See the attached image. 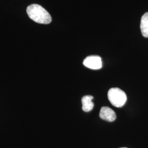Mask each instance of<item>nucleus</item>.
I'll use <instances>...</instances> for the list:
<instances>
[{"mask_svg":"<svg viewBox=\"0 0 148 148\" xmlns=\"http://www.w3.org/2000/svg\"><path fill=\"white\" fill-rule=\"evenodd\" d=\"M27 12L29 18L37 23L48 24L52 21V17L49 13L39 5L32 4L28 6Z\"/></svg>","mask_w":148,"mask_h":148,"instance_id":"f257e3e1","label":"nucleus"},{"mask_svg":"<svg viewBox=\"0 0 148 148\" xmlns=\"http://www.w3.org/2000/svg\"><path fill=\"white\" fill-rule=\"evenodd\" d=\"M108 97L111 104L117 108L124 106L127 101L126 93L119 88L110 89L108 93Z\"/></svg>","mask_w":148,"mask_h":148,"instance_id":"f03ea898","label":"nucleus"},{"mask_svg":"<svg viewBox=\"0 0 148 148\" xmlns=\"http://www.w3.org/2000/svg\"><path fill=\"white\" fill-rule=\"evenodd\" d=\"M83 64L86 67L93 70H98L102 67L101 59L98 56H90L86 57Z\"/></svg>","mask_w":148,"mask_h":148,"instance_id":"7ed1b4c3","label":"nucleus"},{"mask_svg":"<svg viewBox=\"0 0 148 148\" xmlns=\"http://www.w3.org/2000/svg\"><path fill=\"white\" fill-rule=\"evenodd\" d=\"M99 116L101 119L108 122L114 121L116 118L114 111L107 106H103L101 108Z\"/></svg>","mask_w":148,"mask_h":148,"instance_id":"20e7f679","label":"nucleus"},{"mask_svg":"<svg viewBox=\"0 0 148 148\" xmlns=\"http://www.w3.org/2000/svg\"><path fill=\"white\" fill-rule=\"evenodd\" d=\"M93 97L92 95H85L82 98V110L85 112L92 110L94 107V103L92 101Z\"/></svg>","mask_w":148,"mask_h":148,"instance_id":"39448f33","label":"nucleus"},{"mask_svg":"<svg viewBox=\"0 0 148 148\" xmlns=\"http://www.w3.org/2000/svg\"><path fill=\"white\" fill-rule=\"evenodd\" d=\"M140 30L143 36L148 37V12L145 13L142 17L140 21Z\"/></svg>","mask_w":148,"mask_h":148,"instance_id":"423d86ee","label":"nucleus"},{"mask_svg":"<svg viewBox=\"0 0 148 148\" xmlns=\"http://www.w3.org/2000/svg\"></svg>","mask_w":148,"mask_h":148,"instance_id":"0eeeda50","label":"nucleus"}]
</instances>
